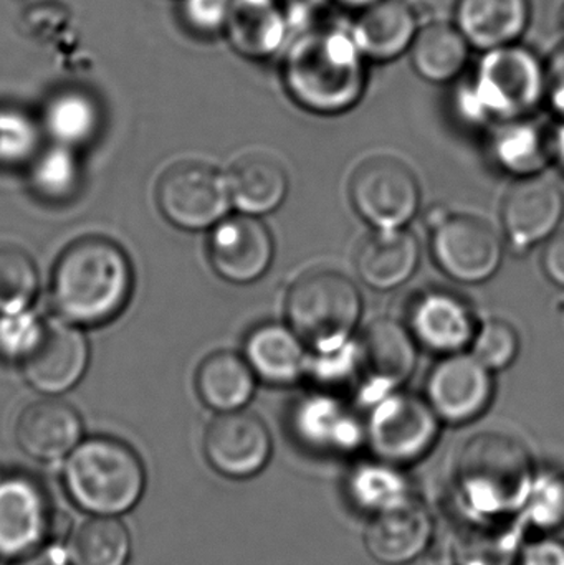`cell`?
<instances>
[{
    "instance_id": "1",
    "label": "cell",
    "mask_w": 564,
    "mask_h": 565,
    "mask_svg": "<svg viewBox=\"0 0 564 565\" xmlns=\"http://www.w3.org/2000/svg\"><path fill=\"white\" fill-rule=\"evenodd\" d=\"M368 65L350 26L318 23L295 35L281 53V82L291 102L305 111L338 116L363 99Z\"/></svg>"
},
{
    "instance_id": "2",
    "label": "cell",
    "mask_w": 564,
    "mask_h": 565,
    "mask_svg": "<svg viewBox=\"0 0 564 565\" xmlns=\"http://www.w3.org/2000/svg\"><path fill=\"white\" fill-rule=\"evenodd\" d=\"M132 288L135 270L121 245L88 235L56 258L50 296L60 318L79 328H98L125 311Z\"/></svg>"
},
{
    "instance_id": "3",
    "label": "cell",
    "mask_w": 564,
    "mask_h": 565,
    "mask_svg": "<svg viewBox=\"0 0 564 565\" xmlns=\"http://www.w3.org/2000/svg\"><path fill=\"white\" fill-rule=\"evenodd\" d=\"M545 103V60L522 42L479 53L469 82L457 89L464 121L492 128L529 118Z\"/></svg>"
},
{
    "instance_id": "4",
    "label": "cell",
    "mask_w": 564,
    "mask_h": 565,
    "mask_svg": "<svg viewBox=\"0 0 564 565\" xmlns=\"http://www.w3.org/2000/svg\"><path fill=\"white\" fill-rule=\"evenodd\" d=\"M65 484L82 510L115 516L131 510L146 484L145 467L136 451L111 437L79 441L65 467Z\"/></svg>"
},
{
    "instance_id": "5",
    "label": "cell",
    "mask_w": 564,
    "mask_h": 565,
    "mask_svg": "<svg viewBox=\"0 0 564 565\" xmlns=\"http://www.w3.org/2000/svg\"><path fill=\"white\" fill-rule=\"evenodd\" d=\"M288 326L313 352H331L353 341L363 315L357 282L330 268L298 277L285 299Z\"/></svg>"
},
{
    "instance_id": "6",
    "label": "cell",
    "mask_w": 564,
    "mask_h": 565,
    "mask_svg": "<svg viewBox=\"0 0 564 565\" xmlns=\"http://www.w3.org/2000/svg\"><path fill=\"white\" fill-rule=\"evenodd\" d=\"M457 475L470 507L480 513H509L529 497L532 460L515 437L483 431L464 445Z\"/></svg>"
},
{
    "instance_id": "7",
    "label": "cell",
    "mask_w": 564,
    "mask_h": 565,
    "mask_svg": "<svg viewBox=\"0 0 564 565\" xmlns=\"http://www.w3.org/2000/svg\"><path fill=\"white\" fill-rule=\"evenodd\" d=\"M430 252L437 267L459 282L479 285L499 271L503 244L496 228L470 214H453L436 207L427 215Z\"/></svg>"
},
{
    "instance_id": "8",
    "label": "cell",
    "mask_w": 564,
    "mask_h": 565,
    "mask_svg": "<svg viewBox=\"0 0 564 565\" xmlns=\"http://www.w3.org/2000/svg\"><path fill=\"white\" fill-rule=\"evenodd\" d=\"M156 202L169 224L189 232L215 227L232 205L225 174L201 161H182L166 169L156 188Z\"/></svg>"
},
{
    "instance_id": "9",
    "label": "cell",
    "mask_w": 564,
    "mask_h": 565,
    "mask_svg": "<svg viewBox=\"0 0 564 565\" xmlns=\"http://www.w3.org/2000/svg\"><path fill=\"white\" fill-rule=\"evenodd\" d=\"M354 211L371 227L404 228L421 207V185L413 169L393 156H374L351 175Z\"/></svg>"
},
{
    "instance_id": "10",
    "label": "cell",
    "mask_w": 564,
    "mask_h": 565,
    "mask_svg": "<svg viewBox=\"0 0 564 565\" xmlns=\"http://www.w3.org/2000/svg\"><path fill=\"white\" fill-rule=\"evenodd\" d=\"M366 437L377 457L390 463L419 460L439 437V415L426 397L396 391L374 402Z\"/></svg>"
},
{
    "instance_id": "11",
    "label": "cell",
    "mask_w": 564,
    "mask_h": 565,
    "mask_svg": "<svg viewBox=\"0 0 564 565\" xmlns=\"http://www.w3.org/2000/svg\"><path fill=\"white\" fill-rule=\"evenodd\" d=\"M357 344V391L360 401L373 405L391 392L400 391L417 364V342L403 322L374 319L354 339Z\"/></svg>"
},
{
    "instance_id": "12",
    "label": "cell",
    "mask_w": 564,
    "mask_h": 565,
    "mask_svg": "<svg viewBox=\"0 0 564 565\" xmlns=\"http://www.w3.org/2000/svg\"><path fill=\"white\" fill-rule=\"evenodd\" d=\"M56 520L39 481L0 471V559L19 561L52 540Z\"/></svg>"
},
{
    "instance_id": "13",
    "label": "cell",
    "mask_w": 564,
    "mask_h": 565,
    "mask_svg": "<svg viewBox=\"0 0 564 565\" xmlns=\"http://www.w3.org/2000/svg\"><path fill=\"white\" fill-rule=\"evenodd\" d=\"M88 365L89 344L83 328L55 316L43 319L42 331L20 367L30 387L56 397L76 387Z\"/></svg>"
},
{
    "instance_id": "14",
    "label": "cell",
    "mask_w": 564,
    "mask_h": 565,
    "mask_svg": "<svg viewBox=\"0 0 564 565\" xmlns=\"http://www.w3.org/2000/svg\"><path fill=\"white\" fill-rule=\"evenodd\" d=\"M496 394L493 372L472 352L443 355L430 369L426 401L440 420L462 425L486 414Z\"/></svg>"
},
{
    "instance_id": "15",
    "label": "cell",
    "mask_w": 564,
    "mask_h": 565,
    "mask_svg": "<svg viewBox=\"0 0 564 565\" xmlns=\"http://www.w3.org/2000/svg\"><path fill=\"white\" fill-rule=\"evenodd\" d=\"M274 257V235L257 215L238 212L212 227L209 260L222 280L234 285L260 280L270 270Z\"/></svg>"
},
{
    "instance_id": "16",
    "label": "cell",
    "mask_w": 564,
    "mask_h": 565,
    "mask_svg": "<svg viewBox=\"0 0 564 565\" xmlns=\"http://www.w3.org/2000/svg\"><path fill=\"white\" fill-rule=\"evenodd\" d=\"M204 451L219 473L231 478L254 477L270 460V431L260 417L244 408L227 412L209 425Z\"/></svg>"
},
{
    "instance_id": "17",
    "label": "cell",
    "mask_w": 564,
    "mask_h": 565,
    "mask_svg": "<svg viewBox=\"0 0 564 565\" xmlns=\"http://www.w3.org/2000/svg\"><path fill=\"white\" fill-rule=\"evenodd\" d=\"M480 322L469 302L444 289L417 295L407 308V329L417 345L440 355L464 352Z\"/></svg>"
},
{
    "instance_id": "18",
    "label": "cell",
    "mask_w": 564,
    "mask_h": 565,
    "mask_svg": "<svg viewBox=\"0 0 564 565\" xmlns=\"http://www.w3.org/2000/svg\"><path fill=\"white\" fill-rule=\"evenodd\" d=\"M563 214V192L555 182L542 174L520 178L503 199V231L517 250L525 252L549 241Z\"/></svg>"
},
{
    "instance_id": "19",
    "label": "cell",
    "mask_w": 564,
    "mask_h": 565,
    "mask_svg": "<svg viewBox=\"0 0 564 565\" xmlns=\"http://www.w3.org/2000/svg\"><path fill=\"white\" fill-rule=\"evenodd\" d=\"M433 533L429 511L406 498L377 511L366 530V547L377 563L407 564L427 550Z\"/></svg>"
},
{
    "instance_id": "20",
    "label": "cell",
    "mask_w": 564,
    "mask_h": 565,
    "mask_svg": "<svg viewBox=\"0 0 564 565\" xmlns=\"http://www.w3.org/2000/svg\"><path fill=\"white\" fill-rule=\"evenodd\" d=\"M222 35L237 55L255 62L281 55L294 39L280 0H234Z\"/></svg>"
},
{
    "instance_id": "21",
    "label": "cell",
    "mask_w": 564,
    "mask_h": 565,
    "mask_svg": "<svg viewBox=\"0 0 564 565\" xmlns=\"http://www.w3.org/2000/svg\"><path fill=\"white\" fill-rule=\"evenodd\" d=\"M421 20L407 0H380L357 13L350 30L370 63H391L409 53Z\"/></svg>"
},
{
    "instance_id": "22",
    "label": "cell",
    "mask_w": 564,
    "mask_h": 565,
    "mask_svg": "<svg viewBox=\"0 0 564 565\" xmlns=\"http://www.w3.org/2000/svg\"><path fill=\"white\" fill-rule=\"evenodd\" d=\"M291 424L305 445L320 451L353 450L366 435V427L347 402L323 388L295 405Z\"/></svg>"
},
{
    "instance_id": "23",
    "label": "cell",
    "mask_w": 564,
    "mask_h": 565,
    "mask_svg": "<svg viewBox=\"0 0 564 565\" xmlns=\"http://www.w3.org/2000/svg\"><path fill=\"white\" fill-rule=\"evenodd\" d=\"M78 412L58 398H43L23 408L15 425L17 444L29 457L55 461L72 454L82 441Z\"/></svg>"
},
{
    "instance_id": "24",
    "label": "cell",
    "mask_w": 564,
    "mask_h": 565,
    "mask_svg": "<svg viewBox=\"0 0 564 565\" xmlns=\"http://www.w3.org/2000/svg\"><path fill=\"white\" fill-rule=\"evenodd\" d=\"M454 23L473 52L522 42L532 23V0H457Z\"/></svg>"
},
{
    "instance_id": "25",
    "label": "cell",
    "mask_w": 564,
    "mask_h": 565,
    "mask_svg": "<svg viewBox=\"0 0 564 565\" xmlns=\"http://www.w3.org/2000/svg\"><path fill=\"white\" fill-rule=\"evenodd\" d=\"M225 178L232 205L257 217L277 211L290 189L287 169L267 151L245 152L235 159Z\"/></svg>"
},
{
    "instance_id": "26",
    "label": "cell",
    "mask_w": 564,
    "mask_h": 565,
    "mask_svg": "<svg viewBox=\"0 0 564 565\" xmlns=\"http://www.w3.org/2000/svg\"><path fill=\"white\" fill-rule=\"evenodd\" d=\"M419 262V242L406 228H374L357 252L361 280L377 291L406 285L416 274Z\"/></svg>"
},
{
    "instance_id": "27",
    "label": "cell",
    "mask_w": 564,
    "mask_h": 565,
    "mask_svg": "<svg viewBox=\"0 0 564 565\" xmlns=\"http://www.w3.org/2000/svg\"><path fill=\"white\" fill-rule=\"evenodd\" d=\"M244 358L258 381L270 385H291L307 375V344L288 324L264 322L248 332Z\"/></svg>"
},
{
    "instance_id": "28",
    "label": "cell",
    "mask_w": 564,
    "mask_h": 565,
    "mask_svg": "<svg viewBox=\"0 0 564 565\" xmlns=\"http://www.w3.org/2000/svg\"><path fill=\"white\" fill-rule=\"evenodd\" d=\"M472 52L454 20H430L421 23L407 55L421 79L433 85H449L464 75Z\"/></svg>"
},
{
    "instance_id": "29",
    "label": "cell",
    "mask_w": 564,
    "mask_h": 565,
    "mask_svg": "<svg viewBox=\"0 0 564 565\" xmlns=\"http://www.w3.org/2000/svg\"><path fill=\"white\" fill-rule=\"evenodd\" d=\"M490 129V154L507 174L530 178L542 174L553 161L552 132L529 118L510 119Z\"/></svg>"
},
{
    "instance_id": "30",
    "label": "cell",
    "mask_w": 564,
    "mask_h": 565,
    "mask_svg": "<svg viewBox=\"0 0 564 565\" xmlns=\"http://www.w3.org/2000/svg\"><path fill=\"white\" fill-rule=\"evenodd\" d=\"M257 381L244 354L232 351L207 355L195 372L199 397L219 414L242 411L254 397Z\"/></svg>"
},
{
    "instance_id": "31",
    "label": "cell",
    "mask_w": 564,
    "mask_h": 565,
    "mask_svg": "<svg viewBox=\"0 0 564 565\" xmlns=\"http://www.w3.org/2000/svg\"><path fill=\"white\" fill-rule=\"evenodd\" d=\"M40 125L55 145L78 149L89 145L98 135L102 128V109L89 93L63 89L50 96Z\"/></svg>"
},
{
    "instance_id": "32",
    "label": "cell",
    "mask_w": 564,
    "mask_h": 565,
    "mask_svg": "<svg viewBox=\"0 0 564 565\" xmlns=\"http://www.w3.org/2000/svg\"><path fill=\"white\" fill-rule=\"evenodd\" d=\"M29 181L32 191L46 202H66L78 192L82 181L76 149L53 142L40 149L29 164Z\"/></svg>"
},
{
    "instance_id": "33",
    "label": "cell",
    "mask_w": 564,
    "mask_h": 565,
    "mask_svg": "<svg viewBox=\"0 0 564 565\" xmlns=\"http://www.w3.org/2000/svg\"><path fill=\"white\" fill-rule=\"evenodd\" d=\"M129 534L121 521L99 516L86 521L72 541L75 565H125L129 556Z\"/></svg>"
},
{
    "instance_id": "34",
    "label": "cell",
    "mask_w": 564,
    "mask_h": 565,
    "mask_svg": "<svg viewBox=\"0 0 564 565\" xmlns=\"http://www.w3.org/2000/svg\"><path fill=\"white\" fill-rule=\"evenodd\" d=\"M39 285L33 258L17 245L0 244V316L32 308Z\"/></svg>"
},
{
    "instance_id": "35",
    "label": "cell",
    "mask_w": 564,
    "mask_h": 565,
    "mask_svg": "<svg viewBox=\"0 0 564 565\" xmlns=\"http://www.w3.org/2000/svg\"><path fill=\"white\" fill-rule=\"evenodd\" d=\"M42 125L19 109H0V164H30L42 149Z\"/></svg>"
},
{
    "instance_id": "36",
    "label": "cell",
    "mask_w": 564,
    "mask_h": 565,
    "mask_svg": "<svg viewBox=\"0 0 564 565\" xmlns=\"http://www.w3.org/2000/svg\"><path fill=\"white\" fill-rule=\"evenodd\" d=\"M470 348V352L490 371H503L519 358L520 335L506 319H487L480 322Z\"/></svg>"
},
{
    "instance_id": "37",
    "label": "cell",
    "mask_w": 564,
    "mask_h": 565,
    "mask_svg": "<svg viewBox=\"0 0 564 565\" xmlns=\"http://www.w3.org/2000/svg\"><path fill=\"white\" fill-rule=\"evenodd\" d=\"M351 487H353L354 497L363 508H373L376 511L407 498L404 494L406 484L403 478L391 468L376 467V465H366L358 470Z\"/></svg>"
},
{
    "instance_id": "38",
    "label": "cell",
    "mask_w": 564,
    "mask_h": 565,
    "mask_svg": "<svg viewBox=\"0 0 564 565\" xmlns=\"http://www.w3.org/2000/svg\"><path fill=\"white\" fill-rule=\"evenodd\" d=\"M43 319L32 309L0 316V359L22 364L42 331Z\"/></svg>"
},
{
    "instance_id": "39",
    "label": "cell",
    "mask_w": 564,
    "mask_h": 565,
    "mask_svg": "<svg viewBox=\"0 0 564 565\" xmlns=\"http://www.w3.org/2000/svg\"><path fill=\"white\" fill-rule=\"evenodd\" d=\"M512 531L477 530L462 540L459 546L460 565H509L515 551Z\"/></svg>"
},
{
    "instance_id": "40",
    "label": "cell",
    "mask_w": 564,
    "mask_h": 565,
    "mask_svg": "<svg viewBox=\"0 0 564 565\" xmlns=\"http://www.w3.org/2000/svg\"><path fill=\"white\" fill-rule=\"evenodd\" d=\"M234 0H181V17L189 30L202 36L224 33Z\"/></svg>"
},
{
    "instance_id": "41",
    "label": "cell",
    "mask_w": 564,
    "mask_h": 565,
    "mask_svg": "<svg viewBox=\"0 0 564 565\" xmlns=\"http://www.w3.org/2000/svg\"><path fill=\"white\" fill-rule=\"evenodd\" d=\"M533 521L543 530L564 536V477L540 484L533 501Z\"/></svg>"
},
{
    "instance_id": "42",
    "label": "cell",
    "mask_w": 564,
    "mask_h": 565,
    "mask_svg": "<svg viewBox=\"0 0 564 565\" xmlns=\"http://www.w3.org/2000/svg\"><path fill=\"white\" fill-rule=\"evenodd\" d=\"M545 105L564 121V42L545 58Z\"/></svg>"
},
{
    "instance_id": "43",
    "label": "cell",
    "mask_w": 564,
    "mask_h": 565,
    "mask_svg": "<svg viewBox=\"0 0 564 565\" xmlns=\"http://www.w3.org/2000/svg\"><path fill=\"white\" fill-rule=\"evenodd\" d=\"M290 22L291 33L305 32L318 25V19L333 0H280Z\"/></svg>"
},
{
    "instance_id": "44",
    "label": "cell",
    "mask_w": 564,
    "mask_h": 565,
    "mask_svg": "<svg viewBox=\"0 0 564 565\" xmlns=\"http://www.w3.org/2000/svg\"><path fill=\"white\" fill-rule=\"evenodd\" d=\"M520 565H564V544L553 537L535 541L523 550Z\"/></svg>"
},
{
    "instance_id": "45",
    "label": "cell",
    "mask_w": 564,
    "mask_h": 565,
    "mask_svg": "<svg viewBox=\"0 0 564 565\" xmlns=\"http://www.w3.org/2000/svg\"><path fill=\"white\" fill-rule=\"evenodd\" d=\"M542 265L549 280L564 288V228H558L545 242Z\"/></svg>"
},
{
    "instance_id": "46",
    "label": "cell",
    "mask_w": 564,
    "mask_h": 565,
    "mask_svg": "<svg viewBox=\"0 0 564 565\" xmlns=\"http://www.w3.org/2000/svg\"><path fill=\"white\" fill-rule=\"evenodd\" d=\"M13 565H66V553L62 547L50 546L22 557Z\"/></svg>"
},
{
    "instance_id": "47",
    "label": "cell",
    "mask_w": 564,
    "mask_h": 565,
    "mask_svg": "<svg viewBox=\"0 0 564 565\" xmlns=\"http://www.w3.org/2000/svg\"><path fill=\"white\" fill-rule=\"evenodd\" d=\"M553 161L564 172V121L552 132Z\"/></svg>"
},
{
    "instance_id": "48",
    "label": "cell",
    "mask_w": 564,
    "mask_h": 565,
    "mask_svg": "<svg viewBox=\"0 0 564 565\" xmlns=\"http://www.w3.org/2000/svg\"><path fill=\"white\" fill-rule=\"evenodd\" d=\"M333 2L340 3L344 9L353 10V12L358 13L373 6V3L380 2V0H333Z\"/></svg>"
},
{
    "instance_id": "49",
    "label": "cell",
    "mask_w": 564,
    "mask_h": 565,
    "mask_svg": "<svg viewBox=\"0 0 564 565\" xmlns=\"http://www.w3.org/2000/svg\"><path fill=\"white\" fill-rule=\"evenodd\" d=\"M560 22H562V29H563V32H564V6H563V9H562V13H560Z\"/></svg>"
}]
</instances>
